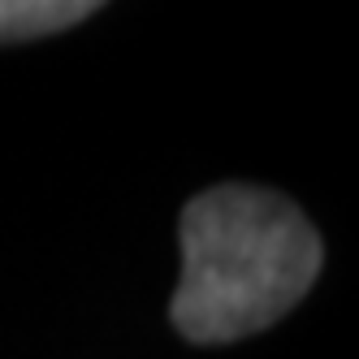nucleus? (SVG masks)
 <instances>
[{
  "mask_svg": "<svg viewBox=\"0 0 359 359\" xmlns=\"http://www.w3.org/2000/svg\"><path fill=\"white\" fill-rule=\"evenodd\" d=\"M182 277L169 325L195 346H225L277 325L316 286L325 243L294 199L251 182L199 191L177 221Z\"/></svg>",
  "mask_w": 359,
  "mask_h": 359,
  "instance_id": "obj_1",
  "label": "nucleus"
},
{
  "mask_svg": "<svg viewBox=\"0 0 359 359\" xmlns=\"http://www.w3.org/2000/svg\"><path fill=\"white\" fill-rule=\"evenodd\" d=\"M95 0H0V43H27L95 18Z\"/></svg>",
  "mask_w": 359,
  "mask_h": 359,
  "instance_id": "obj_2",
  "label": "nucleus"
}]
</instances>
